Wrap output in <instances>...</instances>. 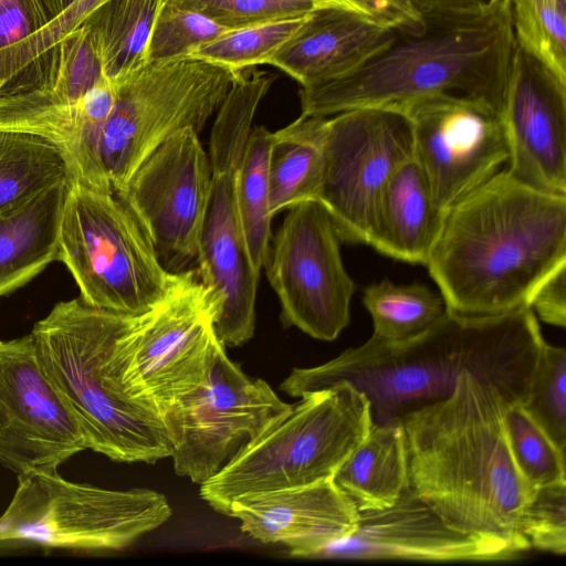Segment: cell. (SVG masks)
<instances>
[{
    "instance_id": "37",
    "label": "cell",
    "mask_w": 566,
    "mask_h": 566,
    "mask_svg": "<svg viewBox=\"0 0 566 566\" xmlns=\"http://www.w3.org/2000/svg\"><path fill=\"white\" fill-rule=\"evenodd\" d=\"M522 534L531 549L566 553V483L533 490L523 515Z\"/></svg>"
},
{
    "instance_id": "35",
    "label": "cell",
    "mask_w": 566,
    "mask_h": 566,
    "mask_svg": "<svg viewBox=\"0 0 566 566\" xmlns=\"http://www.w3.org/2000/svg\"><path fill=\"white\" fill-rule=\"evenodd\" d=\"M231 30L172 0H161L147 41L145 62L187 56Z\"/></svg>"
},
{
    "instance_id": "31",
    "label": "cell",
    "mask_w": 566,
    "mask_h": 566,
    "mask_svg": "<svg viewBox=\"0 0 566 566\" xmlns=\"http://www.w3.org/2000/svg\"><path fill=\"white\" fill-rule=\"evenodd\" d=\"M515 44L566 82V0H507Z\"/></svg>"
},
{
    "instance_id": "12",
    "label": "cell",
    "mask_w": 566,
    "mask_h": 566,
    "mask_svg": "<svg viewBox=\"0 0 566 566\" xmlns=\"http://www.w3.org/2000/svg\"><path fill=\"white\" fill-rule=\"evenodd\" d=\"M413 158L411 123L389 108H355L324 118L318 202L340 241L368 244L381 195Z\"/></svg>"
},
{
    "instance_id": "41",
    "label": "cell",
    "mask_w": 566,
    "mask_h": 566,
    "mask_svg": "<svg viewBox=\"0 0 566 566\" xmlns=\"http://www.w3.org/2000/svg\"><path fill=\"white\" fill-rule=\"evenodd\" d=\"M48 19L52 21L62 12H64L75 0H38ZM48 22V23H49Z\"/></svg>"
},
{
    "instance_id": "14",
    "label": "cell",
    "mask_w": 566,
    "mask_h": 566,
    "mask_svg": "<svg viewBox=\"0 0 566 566\" xmlns=\"http://www.w3.org/2000/svg\"><path fill=\"white\" fill-rule=\"evenodd\" d=\"M287 210L265 264L281 319L313 338L334 340L349 324L356 289L342 260L340 239L318 202Z\"/></svg>"
},
{
    "instance_id": "19",
    "label": "cell",
    "mask_w": 566,
    "mask_h": 566,
    "mask_svg": "<svg viewBox=\"0 0 566 566\" xmlns=\"http://www.w3.org/2000/svg\"><path fill=\"white\" fill-rule=\"evenodd\" d=\"M499 117L506 170L543 191L566 195V82L515 44Z\"/></svg>"
},
{
    "instance_id": "13",
    "label": "cell",
    "mask_w": 566,
    "mask_h": 566,
    "mask_svg": "<svg viewBox=\"0 0 566 566\" xmlns=\"http://www.w3.org/2000/svg\"><path fill=\"white\" fill-rule=\"evenodd\" d=\"M291 406L249 377L219 342L200 387L161 415L175 472L202 484Z\"/></svg>"
},
{
    "instance_id": "3",
    "label": "cell",
    "mask_w": 566,
    "mask_h": 566,
    "mask_svg": "<svg viewBox=\"0 0 566 566\" xmlns=\"http://www.w3.org/2000/svg\"><path fill=\"white\" fill-rule=\"evenodd\" d=\"M510 403L490 381L462 371L446 399L400 419L412 490L450 526L525 554L522 520L533 489L507 444Z\"/></svg>"
},
{
    "instance_id": "15",
    "label": "cell",
    "mask_w": 566,
    "mask_h": 566,
    "mask_svg": "<svg viewBox=\"0 0 566 566\" xmlns=\"http://www.w3.org/2000/svg\"><path fill=\"white\" fill-rule=\"evenodd\" d=\"M210 187L208 153L199 132L186 127L151 151L114 193L137 219L160 261L184 268L199 253Z\"/></svg>"
},
{
    "instance_id": "22",
    "label": "cell",
    "mask_w": 566,
    "mask_h": 566,
    "mask_svg": "<svg viewBox=\"0 0 566 566\" xmlns=\"http://www.w3.org/2000/svg\"><path fill=\"white\" fill-rule=\"evenodd\" d=\"M446 213L434 203L421 168L411 158L381 195L368 245L392 259L426 265Z\"/></svg>"
},
{
    "instance_id": "16",
    "label": "cell",
    "mask_w": 566,
    "mask_h": 566,
    "mask_svg": "<svg viewBox=\"0 0 566 566\" xmlns=\"http://www.w3.org/2000/svg\"><path fill=\"white\" fill-rule=\"evenodd\" d=\"M412 128L413 158L434 203L448 211L504 164L510 151L499 113L457 98H434L405 112Z\"/></svg>"
},
{
    "instance_id": "32",
    "label": "cell",
    "mask_w": 566,
    "mask_h": 566,
    "mask_svg": "<svg viewBox=\"0 0 566 566\" xmlns=\"http://www.w3.org/2000/svg\"><path fill=\"white\" fill-rule=\"evenodd\" d=\"M311 13L231 30L187 56L241 72L265 62L307 21Z\"/></svg>"
},
{
    "instance_id": "17",
    "label": "cell",
    "mask_w": 566,
    "mask_h": 566,
    "mask_svg": "<svg viewBox=\"0 0 566 566\" xmlns=\"http://www.w3.org/2000/svg\"><path fill=\"white\" fill-rule=\"evenodd\" d=\"M86 449L39 366L31 333L0 340V465L15 474L52 471Z\"/></svg>"
},
{
    "instance_id": "33",
    "label": "cell",
    "mask_w": 566,
    "mask_h": 566,
    "mask_svg": "<svg viewBox=\"0 0 566 566\" xmlns=\"http://www.w3.org/2000/svg\"><path fill=\"white\" fill-rule=\"evenodd\" d=\"M503 426L514 464L531 489L566 483L565 452L555 446L521 403L506 407Z\"/></svg>"
},
{
    "instance_id": "26",
    "label": "cell",
    "mask_w": 566,
    "mask_h": 566,
    "mask_svg": "<svg viewBox=\"0 0 566 566\" xmlns=\"http://www.w3.org/2000/svg\"><path fill=\"white\" fill-rule=\"evenodd\" d=\"M70 179L65 153L55 143L28 132L0 129V214Z\"/></svg>"
},
{
    "instance_id": "2",
    "label": "cell",
    "mask_w": 566,
    "mask_h": 566,
    "mask_svg": "<svg viewBox=\"0 0 566 566\" xmlns=\"http://www.w3.org/2000/svg\"><path fill=\"white\" fill-rule=\"evenodd\" d=\"M566 265V195L533 188L500 169L446 213L426 263L446 310L490 317L528 306Z\"/></svg>"
},
{
    "instance_id": "7",
    "label": "cell",
    "mask_w": 566,
    "mask_h": 566,
    "mask_svg": "<svg viewBox=\"0 0 566 566\" xmlns=\"http://www.w3.org/2000/svg\"><path fill=\"white\" fill-rule=\"evenodd\" d=\"M275 75L242 71L217 111L208 156L209 202L197 256V274L218 304L213 327L227 347L252 338L260 274L249 260L238 206V175L255 112Z\"/></svg>"
},
{
    "instance_id": "29",
    "label": "cell",
    "mask_w": 566,
    "mask_h": 566,
    "mask_svg": "<svg viewBox=\"0 0 566 566\" xmlns=\"http://www.w3.org/2000/svg\"><path fill=\"white\" fill-rule=\"evenodd\" d=\"M273 133L253 126L245 143L238 175V206L249 260L260 274L270 253L271 221L269 158Z\"/></svg>"
},
{
    "instance_id": "8",
    "label": "cell",
    "mask_w": 566,
    "mask_h": 566,
    "mask_svg": "<svg viewBox=\"0 0 566 566\" xmlns=\"http://www.w3.org/2000/svg\"><path fill=\"white\" fill-rule=\"evenodd\" d=\"M56 260L87 305L138 316L164 301L181 271L164 266L150 239L114 192L70 180Z\"/></svg>"
},
{
    "instance_id": "34",
    "label": "cell",
    "mask_w": 566,
    "mask_h": 566,
    "mask_svg": "<svg viewBox=\"0 0 566 566\" xmlns=\"http://www.w3.org/2000/svg\"><path fill=\"white\" fill-rule=\"evenodd\" d=\"M555 446L566 449V349L544 343L521 402Z\"/></svg>"
},
{
    "instance_id": "21",
    "label": "cell",
    "mask_w": 566,
    "mask_h": 566,
    "mask_svg": "<svg viewBox=\"0 0 566 566\" xmlns=\"http://www.w3.org/2000/svg\"><path fill=\"white\" fill-rule=\"evenodd\" d=\"M396 30L357 11L319 8L266 62L301 87L350 74L385 50Z\"/></svg>"
},
{
    "instance_id": "20",
    "label": "cell",
    "mask_w": 566,
    "mask_h": 566,
    "mask_svg": "<svg viewBox=\"0 0 566 566\" xmlns=\"http://www.w3.org/2000/svg\"><path fill=\"white\" fill-rule=\"evenodd\" d=\"M358 510L332 479L233 499L227 515L243 532L266 544H282L292 556L308 557L350 534Z\"/></svg>"
},
{
    "instance_id": "39",
    "label": "cell",
    "mask_w": 566,
    "mask_h": 566,
    "mask_svg": "<svg viewBox=\"0 0 566 566\" xmlns=\"http://www.w3.org/2000/svg\"><path fill=\"white\" fill-rule=\"evenodd\" d=\"M325 8H344L359 12L394 30H416L422 13L410 0H318Z\"/></svg>"
},
{
    "instance_id": "27",
    "label": "cell",
    "mask_w": 566,
    "mask_h": 566,
    "mask_svg": "<svg viewBox=\"0 0 566 566\" xmlns=\"http://www.w3.org/2000/svg\"><path fill=\"white\" fill-rule=\"evenodd\" d=\"M161 0H106L82 22L106 77L113 80L145 63V51Z\"/></svg>"
},
{
    "instance_id": "28",
    "label": "cell",
    "mask_w": 566,
    "mask_h": 566,
    "mask_svg": "<svg viewBox=\"0 0 566 566\" xmlns=\"http://www.w3.org/2000/svg\"><path fill=\"white\" fill-rule=\"evenodd\" d=\"M59 45V64L53 80L41 88L0 97V116L71 106L105 76L96 48L83 25L66 34Z\"/></svg>"
},
{
    "instance_id": "23",
    "label": "cell",
    "mask_w": 566,
    "mask_h": 566,
    "mask_svg": "<svg viewBox=\"0 0 566 566\" xmlns=\"http://www.w3.org/2000/svg\"><path fill=\"white\" fill-rule=\"evenodd\" d=\"M70 180L60 181L0 214V297L22 287L56 260Z\"/></svg>"
},
{
    "instance_id": "1",
    "label": "cell",
    "mask_w": 566,
    "mask_h": 566,
    "mask_svg": "<svg viewBox=\"0 0 566 566\" xmlns=\"http://www.w3.org/2000/svg\"><path fill=\"white\" fill-rule=\"evenodd\" d=\"M544 343L530 306L490 317L446 310L413 338L388 343L370 337L322 365L294 368L280 387L302 397L349 382L369 400L374 423L400 420L446 399L464 370L493 384L510 405L521 403Z\"/></svg>"
},
{
    "instance_id": "6",
    "label": "cell",
    "mask_w": 566,
    "mask_h": 566,
    "mask_svg": "<svg viewBox=\"0 0 566 566\" xmlns=\"http://www.w3.org/2000/svg\"><path fill=\"white\" fill-rule=\"evenodd\" d=\"M373 423L369 400L349 382L306 394L200 484V496L227 515L238 496L332 479Z\"/></svg>"
},
{
    "instance_id": "40",
    "label": "cell",
    "mask_w": 566,
    "mask_h": 566,
    "mask_svg": "<svg viewBox=\"0 0 566 566\" xmlns=\"http://www.w3.org/2000/svg\"><path fill=\"white\" fill-rule=\"evenodd\" d=\"M528 306L546 324L566 326V265L552 272L536 287Z\"/></svg>"
},
{
    "instance_id": "4",
    "label": "cell",
    "mask_w": 566,
    "mask_h": 566,
    "mask_svg": "<svg viewBox=\"0 0 566 566\" xmlns=\"http://www.w3.org/2000/svg\"><path fill=\"white\" fill-rule=\"evenodd\" d=\"M416 30L348 75L298 91L301 115L327 117L355 108L464 99L499 113L515 39L507 0L470 11H428Z\"/></svg>"
},
{
    "instance_id": "9",
    "label": "cell",
    "mask_w": 566,
    "mask_h": 566,
    "mask_svg": "<svg viewBox=\"0 0 566 566\" xmlns=\"http://www.w3.org/2000/svg\"><path fill=\"white\" fill-rule=\"evenodd\" d=\"M241 72L181 56L145 62L113 78L114 103L98 146L108 188H120L176 132L192 127L200 133Z\"/></svg>"
},
{
    "instance_id": "36",
    "label": "cell",
    "mask_w": 566,
    "mask_h": 566,
    "mask_svg": "<svg viewBox=\"0 0 566 566\" xmlns=\"http://www.w3.org/2000/svg\"><path fill=\"white\" fill-rule=\"evenodd\" d=\"M216 23L242 29L274 20L302 17L325 8L318 0H172Z\"/></svg>"
},
{
    "instance_id": "38",
    "label": "cell",
    "mask_w": 566,
    "mask_h": 566,
    "mask_svg": "<svg viewBox=\"0 0 566 566\" xmlns=\"http://www.w3.org/2000/svg\"><path fill=\"white\" fill-rule=\"evenodd\" d=\"M48 22L38 0H0V65Z\"/></svg>"
},
{
    "instance_id": "24",
    "label": "cell",
    "mask_w": 566,
    "mask_h": 566,
    "mask_svg": "<svg viewBox=\"0 0 566 566\" xmlns=\"http://www.w3.org/2000/svg\"><path fill=\"white\" fill-rule=\"evenodd\" d=\"M333 480L358 511L391 506L410 485L400 420L373 423L367 437L337 469Z\"/></svg>"
},
{
    "instance_id": "5",
    "label": "cell",
    "mask_w": 566,
    "mask_h": 566,
    "mask_svg": "<svg viewBox=\"0 0 566 566\" xmlns=\"http://www.w3.org/2000/svg\"><path fill=\"white\" fill-rule=\"evenodd\" d=\"M134 317L78 297L56 303L31 335L39 366L87 449L117 462L154 463L171 452L161 416L126 394L112 364L116 340Z\"/></svg>"
},
{
    "instance_id": "10",
    "label": "cell",
    "mask_w": 566,
    "mask_h": 566,
    "mask_svg": "<svg viewBox=\"0 0 566 566\" xmlns=\"http://www.w3.org/2000/svg\"><path fill=\"white\" fill-rule=\"evenodd\" d=\"M172 510L151 489L109 490L76 483L57 470L18 474L0 516V541L80 551H120L165 524Z\"/></svg>"
},
{
    "instance_id": "18",
    "label": "cell",
    "mask_w": 566,
    "mask_h": 566,
    "mask_svg": "<svg viewBox=\"0 0 566 566\" xmlns=\"http://www.w3.org/2000/svg\"><path fill=\"white\" fill-rule=\"evenodd\" d=\"M358 512L355 530L312 558L506 562L524 556L504 541L450 526L410 485L391 506Z\"/></svg>"
},
{
    "instance_id": "25",
    "label": "cell",
    "mask_w": 566,
    "mask_h": 566,
    "mask_svg": "<svg viewBox=\"0 0 566 566\" xmlns=\"http://www.w3.org/2000/svg\"><path fill=\"white\" fill-rule=\"evenodd\" d=\"M325 117L304 116L273 133L269 158L270 212L314 201L322 165Z\"/></svg>"
},
{
    "instance_id": "30",
    "label": "cell",
    "mask_w": 566,
    "mask_h": 566,
    "mask_svg": "<svg viewBox=\"0 0 566 566\" xmlns=\"http://www.w3.org/2000/svg\"><path fill=\"white\" fill-rule=\"evenodd\" d=\"M363 304L373 321L371 337L388 343L416 337L446 312L442 296L428 286L395 284L389 280L367 286Z\"/></svg>"
},
{
    "instance_id": "11",
    "label": "cell",
    "mask_w": 566,
    "mask_h": 566,
    "mask_svg": "<svg viewBox=\"0 0 566 566\" xmlns=\"http://www.w3.org/2000/svg\"><path fill=\"white\" fill-rule=\"evenodd\" d=\"M217 312L197 270H182L167 297L116 340L112 364L126 394L161 416L200 387L220 342Z\"/></svg>"
}]
</instances>
